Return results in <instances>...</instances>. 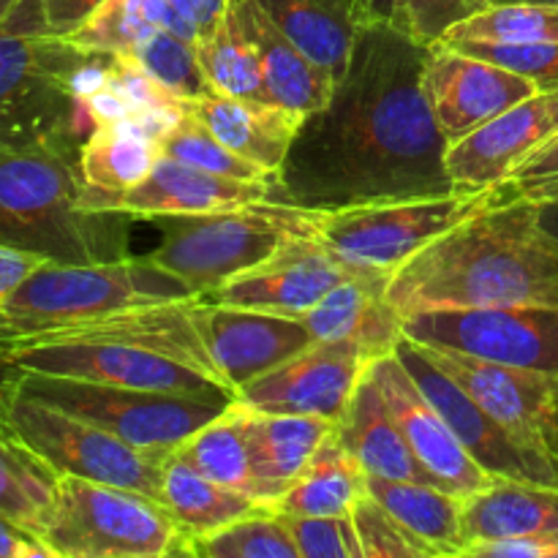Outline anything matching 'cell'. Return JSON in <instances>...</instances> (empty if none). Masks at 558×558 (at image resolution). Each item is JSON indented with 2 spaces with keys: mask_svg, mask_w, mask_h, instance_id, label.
Here are the masks:
<instances>
[{
  "mask_svg": "<svg viewBox=\"0 0 558 558\" xmlns=\"http://www.w3.org/2000/svg\"><path fill=\"white\" fill-rule=\"evenodd\" d=\"M44 262H49L47 256L31 254V251L0 243V305H3L5 300L16 292V287H20L33 270H38Z\"/></svg>",
  "mask_w": 558,
  "mask_h": 558,
  "instance_id": "47",
  "label": "cell"
},
{
  "mask_svg": "<svg viewBox=\"0 0 558 558\" xmlns=\"http://www.w3.org/2000/svg\"><path fill=\"white\" fill-rule=\"evenodd\" d=\"M0 368L25 374L65 376L96 385L134 387V390L183 392V396L234 398L210 376L147 349L104 341L25 343L0 352Z\"/></svg>",
  "mask_w": 558,
  "mask_h": 558,
  "instance_id": "12",
  "label": "cell"
},
{
  "mask_svg": "<svg viewBox=\"0 0 558 558\" xmlns=\"http://www.w3.org/2000/svg\"><path fill=\"white\" fill-rule=\"evenodd\" d=\"M387 278H349L325 300L298 316L314 341H354L376 360L403 341V316L387 300Z\"/></svg>",
  "mask_w": 558,
  "mask_h": 558,
  "instance_id": "23",
  "label": "cell"
},
{
  "mask_svg": "<svg viewBox=\"0 0 558 558\" xmlns=\"http://www.w3.org/2000/svg\"><path fill=\"white\" fill-rule=\"evenodd\" d=\"M463 534L466 548L472 543L558 534V488L532 480L494 477L490 485L463 499Z\"/></svg>",
  "mask_w": 558,
  "mask_h": 558,
  "instance_id": "27",
  "label": "cell"
},
{
  "mask_svg": "<svg viewBox=\"0 0 558 558\" xmlns=\"http://www.w3.org/2000/svg\"><path fill=\"white\" fill-rule=\"evenodd\" d=\"M254 41L262 63V80L270 104L298 114H311L330 101L336 76L308 58L256 0H232Z\"/></svg>",
  "mask_w": 558,
  "mask_h": 558,
  "instance_id": "24",
  "label": "cell"
},
{
  "mask_svg": "<svg viewBox=\"0 0 558 558\" xmlns=\"http://www.w3.org/2000/svg\"><path fill=\"white\" fill-rule=\"evenodd\" d=\"M354 529H357L363 558H436L428 543L409 532L398 518H392L385 507L368 494L354 505Z\"/></svg>",
  "mask_w": 558,
  "mask_h": 558,
  "instance_id": "41",
  "label": "cell"
},
{
  "mask_svg": "<svg viewBox=\"0 0 558 558\" xmlns=\"http://www.w3.org/2000/svg\"><path fill=\"white\" fill-rule=\"evenodd\" d=\"M336 425V420L314 414H272L248 407L245 430L256 499L265 507H276Z\"/></svg>",
  "mask_w": 558,
  "mask_h": 558,
  "instance_id": "25",
  "label": "cell"
},
{
  "mask_svg": "<svg viewBox=\"0 0 558 558\" xmlns=\"http://www.w3.org/2000/svg\"><path fill=\"white\" fill-rule=\"evenodd\" d=\"M161 156L183 161L189 163V167H199L205 169V172L223 174V178L272 180L270 172H265L262 167H256V163L245 161L243 156L229 150V147L191 112H185L183 118L174 123V129L163 136Z\"/></svg>",
  "mask_w": 558,
  "mask_h": 558,
  "instance_id": "39",
  "label": "cell"
},
{
  "mask_svg": "<svg viewBox=\"0 0 558 558\" xmlns=\"http://www.w3.org/2000/svg\"><path fill=\"white\" fill-rule=\"evenodd\" d=\"M41 539L54 558H161L185 545L161 501L69 474L58 480Z\"/></svg>",
  "mask_w": 558,
  "mask_h": 558,
  "instance_id": "7",
  "label": "cell"
},
{
  "mask_svg": "<svg viewBox=\"0 0 558 558\" xmlns=\"http://www.w3.org/2000/svg\"><path fill=\"white\" fill-rule=\"evenodd\" d=\"M376 385H379L381 398L387 409L396 417L398 428L407 436L409 447L420 458L434 483L445 488L447 494H456L461 499L477 494L496 474L485 472L477 461L466 452L450 425L441 420L434 403L423 396L414 376L409 374L407 365L401 363L396 352L385 354L371 365Z\"/></svg>",
  "mask_w": 558,
  "mask_h": 558,
  "instance_id": "19",
  "label": "cell"
},
{
  "mask_svg": "<svg viewBox=\"0 0 558 558\" xmlns=\"http://www.w3.org/2000/svg\"><path fill=\"white\" fill-rule=\"evenodd\" d=\"M423 93L447 140L458 142L532 98L539 85L450 44H430L423 63Z\"/></svg>",
  "mask_w": 558,
  "mask_h": 558,
  "instance_id": "15",
  "label": "cell"
},
{
  "mask_svg": "<svg viewBox=\"0 0 558 558\" xmlns=\"http://www.w3.org/2000/svg\"><path fill=\"white\" fill-rule=\"evenodd\" d=\"M161 158V145L131 118L93 125L80 150L85 185L98 191H129L150 174Z\"/></svg>",
  "mask_w": 558,
  "mask_h": 558,
  "instance_id": "32",
  "label": "cell"
},
{
  "mask_svg": "<svg viewBox=\"0 0 558 558\" xmlns=\"http://www.w3.org/2000/svg\"><path fill=\"white\" fill-rule=\"evenodd\" d=\"M104 0H41V9L49 33L69 38L90 20L93 11Z\"/></svg>",
  "mask_w": 558,
  "mask_h": 558,
  "instance_id": "46",
  "label": "cell"
},
{
  "mask_svg": "<svg viewBox=\"0 0 558 558\" xmlns=\"http://www.w3.org/2000/svg\"><path fill=\"white\" fill-rule=\"evenodd\" d=\"M169 3H172V9L194 27L196 36L205 38L221 25L232 0H169Z\"/></svg>",
  "mask_w": 558,
  "mask_h": 558,
  "instance_id": "49",
  "label": "cell"
},
{
  "mask_svg": "<svg viewBox=\"0 0 558 558\" xmlns=\"http://www.w3.org/2000/svg\"><path fill=\"white\" fill-rule=\"evenodd\" d=\"M11 385L25 396L58 407L74 417L109 430L140 450L169 456L202 425L223 412L234 398L183 396V392L134 390V387L96 385L65 376L5 371Z\"/></svg>",
  "mask_w": 558,
  "mask_h": 558,
  "instance_id": "9",
  "label": "cell"
},
{
  "mask_svg": "<svg viewBox=\"0 0 558 558\" xmlns=\"http://www.w3.org/2000/svg\"><path fill=\"white\" fill-rule=\"evenodd\" d=\"M185 112L202 120L229 150L262 167L272 178L287 161L289 147L305 118V114L289 112L276 104L234 98L221 90H213V87L196 98H189Z\"/></svg>",
  "mask_w": 558,
  "mask_h": 558,
  "instance_id": "22",
  "label": "cell"
},
{
  "mask_svg": "<svg viewBox=\"0 0 558 558\" xmlns=\"http://www.w3.org/2000/svg\"><path fill=\"white\" fill-rule=\"evenodd\" d=\"M534 216H537V223L545 232V238L558 248V196L534 202Z\"/></svg>",
  "mask_w": 558,
  "mask_h": 558,
  "instance_id": "51",
  "label": "cell"
},
{
  "mask_svg": "<svg viewBox=\"0 0 558 558\" xmlns=\"http://www.w3.org/2000/svg\"><path fill=\"white\" fill-rule=\"evenodd\" d=\"M196 54H199L202 71L213 90H221L234 98H248V101L270 104L262 80L259 52L254 41L245 33L243 20H240L234 3H229L227 16L210 36L196 41Z\"/></svg>",
  "mask_w": 558,
  "mask_h": 558,
  "instance_id": "36",
  "label": "cell"
},
{
  "mask_svg": "<svg viewBox=\"0 0 558 558\" xmlns=\"http://www.w3.org/2000/svg\"><path fill=\"white\" fill-rule=\"evenodd\" d=\"M488 5L490 0H409L401 31H407L423 47H430Z\"/></svg>",
  "mask_w": 558,
  "mask_h": 558,
  "instance_id": "44",
  "label": "cell"
},
{
  "mask_svg": "<svg viewBox=\"0 0 558 558\" xmlns=\"http://www.w3.org/2000/svg\"><path fill=\"white\" fill-rule=\"evenodd\" d=\"M3 387H5V368H0V407H3ZM0 423H3V414H0Z\"/></svg>",
  "mask_w": 558,
  "mask_h": 558,
  "instance_id": "55",
  "label": "cell"
},
{
  "mask_svg": "<svg viewBox=\"0 0 558 558\" xmlns=\"http://www.w3.org/2000/svg\"><path fill=\"white\" fill-rule=\"evenodd\" d=\"M403 336L558 379V305L425 311L403 319Z\"/></svg>",
  "mask_w": 558,
  "mask_h": 558,
  "instance_id": "11",
  "label": "cell"
},
{
  "mask_svg": "<svg viewBox=\"0 0 558 558\" xmlns=\"http://www.w3.org/2000/svg\"><path fill=\"white\" fill-rule=\"evenodd\" d=\"M245 425H248V407L234 398L218 417H213L194 436H189L174 450V456L189 463L191 469H196L202 477L256 499Z\"/></svg>",
  "mask_w": 558,
  "mask_h": 558,
  "instance_id": "33",
  "label": "cell"
},
{
  "mask_svg": "<svg viewBox=\"0 0 558 558\" xmlns=\"http://www.w3.org/2000/svg\"><path fill=\"white\" fill-rule=\"evenodd\" d=\"M272 22L330 71L336 82L352 63L360 33L371 25L365 0H256Z\"/></svg>",
  "mask_w": 558,
  "mask_h": 558,
  "instance_id": "28",
  "label": "cell"
},
{
  "mask_svg": "<svg viewBox=\"0 0 558 558\" xmlns=\"http://www.w3.org/2000/svg\"><path fill=\"white\" fill-rule=\"evenodd\" d=\"M409 0H365L371 22H385V25L403 27V16H407Z\"/></svg>",
  "mask_w": 558,
  "mask_h": 558,
  "instance_id": "50",
  "label": "cell"
},
{
  "mask_svg": "<svg viewBox=\"0 0 558 558\" xmlns=\"http://www.w3.org/2000/svg\"><path fill=\"white\" fill-rule=\"evenodd\" d=\"M387 300L403 319L425 311L558 305V248L539 229L534 202L501 196L398 267Z\"/></svg>",
  "mask_w": 558,
  "mask_h": 558,
  "instance_id": "2",
  "label": "cell"
},
{
  "mask_svg": "<svg viewBox=\"0 0 558 558\" xmlns=\"http://www.w3.org/2000/svg\"><path fill=\"white\" fill-rule=\"evenodd\" d=\"M501 3H558V0H490V5H501Z\"/></svg>",
  "mask_w": 558,
  "mask_h": 558,
  "instance_id": "54",
  "label": "cell"
},
{
  "mask_svg": "<svg viewBox=\"0 0 558 558\" xmlns=\"http://www.w3.org/2000/svg\"><path fill=\"white\" fill-rule=\"evenodd\" d=\"M505 196L501 185L316 213L319 238L357 270L390 281L414 254Z\"/></svg>",
  "mask_w": 558,
  "mask_h": 558,
  "instance_id": "8",
  "label": "cell"
},
{
  "mask_svg": "<svg viewBox=\"0 0 558 558\" xmlns=\"http://www.w3.org/2000/svg\"><path fill=\"white\" fill-rule=\"evenodd\" d=\"M93 58L96 49L49 33L41 0H20L0 25V142L82 145L93 125L80 76Z\"/></svg>",
  "mask_w": 558,
  "mask_h": 558,
  "instance_id": "4",
  "label": "cell"
},
{
  "mask_svg": "<svg viewBox=\"0 0 558 558\" xmlns=\"http://www.w3.org/2000/svg\"><path fill=\"white\" fill-rule=\"evenodd\" d=\"M199 294L150 256L63 265L44 262L0 305V352L27 338L142 305L180 303Z\"/></svg>",
  "mask_w": 558,
  "mask_h": 558,
  "instance_id": "5",
  "label": "cell"
},
{
  "mask_svg": "<svg viewBox=\"0 0 558 558\" xmlns=\"http://www.w3.org/2000/svg\"><path fill=\"white\" fill-rule=\"evenodd\" d=\"M365 496V472L343 447L338 425L272 510L283 515H349Z\"/></svg>",
  "mask_w": 558,
  "mask_h": 558,
  "instance_id": "30",
  "label": "cell"
},
{
  "mask_svg": "<svg viewBox=\"0 0 558 558\" xmlns=\"http://www.w3.org/2000/svg\"><path fill=\"white\" fill-rule=\"evenodd\" d=\"M430 360L463 387L507 434L512 436L543 485H556L558 474L550 461L548 436L558 403V379L534 371L510 368L472 354L425 347Z\"/></svg>",
  "mask_w": 558,
  "mask_h": 558,
  "instance_id": "13",
  "label": "cell"
},
{
  "mask_svg": "<svg viewBox=\"0 0 558 558\" xmlns=\"http://www.w3.org/2000/svg\"><path fill=\"white\" fill-rule=\"evenodd\" d=\"M490 60L496 65L529 76L539 85V90L558 87V44H507V41H439Z\"/></svg>",
  "mask_w": 558,
  "mask_h": 558,
  "instance_id": "42",
  "label": "cell"
},
{
  "mask_svg": "<svg viewBox=\"0 0 558 558\" xmlns=\"http://www.w3.org/2000/svg\"><path fill=\"white\" fill-rule=\"evenodd\" d=\"M0 558H54L44 539L0 515Z\"/></svg>",
  "mask_w": 558,
  "mask_h": 558,
  "instance_id": "48",
  "label": "cell"
},
{
  "mask_svg": "<svg viewBox=\"0 0 558 558\" xmlns=\"http://www.w3.org/2000/svg\"><path fill=\"white\" fill-rule=\"evenodd\" d=\"M82 145H3L0 142V243L63 265L131 256L125 213L82 205Z\"/></svg>",
  "mask_w": 558,
  "mask_h": 558,
  "instance_id": "3",
  "label": "cell"
},
{
  "mask_svg": "<svg viewBox=\"0 0 558 558\" xmlns=\"http://www.w3.org/2000/svg\"><path fill=\"white\" fill-rule=\"evenodd\" d=\"M463 556L469 558H558V534H534V537L472 543Z\"/></svg>",
  "mask_w": 558,
  "mask_h": 558,
  "instance_id": "45",
  "label": "cell"
},
{
  "mask_svg": "<svg viewBox=\"0 0 558 558\" xmlns=\"http://www.w3.org/2000/svg\"><path fill=\"white\" fill-rule=\"evenodd\" d=\"M129 58H134L158 85H163L183 101L210 90L205 71H202L199 54H196V41H189V38L167 31V27L153 33Z\"/></svg>",
  "mask_w": 558,
  "mask_h": 558,
  "instance_id": "40",
  "label": "cell"
},
{
  "mask_svg": "<svg viewBox=\"0 0 558 558\" xmlns=\"http://www.w3.org/2000/svg\"><path fill=\"white\" fill-rule=\"evenodd\" d=\"M16 3H20V0H0V25H3L5 16H9L11 11H14Z\"/></svg>",
  "mask_w": 558,
  "mask_h": 558,
  "instance_id": "53",
  "label": "cell"
},
{
  "mask_svg": "<svg viewBox=\"0 0 558 558\" xmlns=\"http://www.w3.org/2000/svg\"><path fill=\"white\" fill-rule=\"evenodd\" d=\"M365 494L379 501L392 518H398L439 556L456 558L466 550L461 496L447 494L439 485L371 477V474H365Z\"/></svg>",
  "mask_w": 558,
  "mask_h": 558,
  "instance_id": "29",
  "label": "cell"
},
{
  "mask_svg": "<svg viewBox=\"0 0 558 558\" xmlns=\"http://www.w3.org/2000/svg\"><path fill=\"white\" fill-rule=\"evenodd\" d=\"M283 518H287L300 558H363V545H360L352 512L349 515Z\"/></svg>",
  "mask_w": 558,
  "mask_h": 558,
  "instance_id": "43",
  "label": "cell"
},
{
  "mask_svg": "<svg viewBox=\"0 0 558 558\" xmlns=\"http://www.w3.org/2000/svg\"><path fill=\"white\" fill-rule=\"evenodd\" d=\"M441 41L558 44V3L488 5L452 27Z\"/></svg>",
  "mask_w": 558,
  "mask_h": 558,
  "instance_id": "38",
  "label": "cell"
},
{
  "mask_svg": "<svg viewBox=\"0 0 558 558\" xmlns=\"http://www.w3.org/2000/svg\"><path fill=\"white\" fill-rule=\"evenodd\" d=\"M58 474L0 423V515L41 539L58 496Z\"/></svg>",
  "mask_w": 558,
  "mask_h": 558,
  "instance_id": "35",
  "label": "cell"
},
{
  "mask_svg": "<svg viewBox=\"0 0 558 558\" xmlns=\"http://www.w3.org/2000/svg\"><path fill=\"white\" fill-rule=\"evenodd\" d=\"M3 425L31 447L58 477L93 480L136 490L163 505V461L167 456L140 450L109 430L74 417L58 407L25 396L5 374Z\"/></svg>",
  "mask_w": 558,
  "mask_h": 558,
  "instance_id": "10",
  "label": "cell"
},
{
  "mask_svg": "<svg viewBox=\"0 0 558 558\" xmlns=\"http://www.w3.org/2000/svg\"><path fill=\"white\" fill-rule=\"evenodd\" d=\"M161 27L199 41L194 27L172 9L169 0H104L90 20L71 33V41L109 54H131Z\"/></svg>",
  "mask_w": 558,
  "mask_h": 558,
  "instance_id": "34",
  "label": "cell"
},
{
  "mask_svg": "<svg viewBox=\"0 0 558 558\" xmlns=\"http://www.w3.org/2000/svg\"><path fill=\"white\" fill-rule=\"evenodd\" d=\"M158 245L150 259L183 278L199 298H210L221 283L270 259L287 240L319 234L316 210L254 202L213 213L150 218Z\"/></svg>",
  "mask_w": 558,
  "mask_h": 558,
  "instance_id": "6",
  "label": "cell"
},
{
  "mask_svg": "<svg viewBox=\"0 0 558 558\" xmlns=\"http://www.w3.org/2000/svg\"><path fill=\"white\" fill-rule=\"evenodd\" d=\"M163 507L180 526L185 543L205 537V534L216 532V529L227 526L238 518L267 510L254 496L202 477L196 469L180 461L174 452H169L167 461H163Z\"/></svg>",
  "mask_w": 558,
  "mask_h": 558,
  "instance_id": "31",
  "label": "cell"
},
{
  "mask_svg": "<svg viewBox=\"0 0 558 558\" xmlns=\"http://www.w3.org/2000/svg\"><path fill=\"white\" fill-rule=\"evenodd\" d=\"M374 354L354 341H314L238 390V401L272 414H314L341 420L365 379Z\"/></svg>",
  "mask_w": 558,
  "mask_h": 558,
  "instance_id": "14",
  "label": "cell"
},
{
  "mask_svg": "<svg viewBox=\"0 0 558 558\" xmlns=\"http://www.w3.org/2000/svg\"><path fill=\"white\" fill-rule=\"evenodd\" d=\"M272 202V180H238L205 172L161 156L142 183L129 191H98L85 185L82 205L96 213H125L134 218L185 216Z\"/></svg>",
  "mask_w": 558,
  "mask_h": 558,
  "instance_id": "18",
  "label": "cell"
},
{
  "mask_svg": "<svg viewBox=\"0 0 558 558\" xmlns=\"http://www.w3.org/2000/svg\"><path fill=\"white\" fill-rule=\"evenodd\" d=\"M183 554L202 558H300L289 523L272 507L238 518L185 543Z\"/></svg>",
  "mask_w": 558,
  "mask_h": 558,
  "instance_id": "37",
  "label": "cell"
},
{
  "mask_svg": "<svg viewBox=\"0 0 558 558\" xmlns=\"http://www.w3.org/2000/svg\"><path fill=\"white\" fill-rule=\"evenodd\" d=\"M396 354L401 363L407 365L409 374L414 376L423 396L434 403L436 412L441 414L452 434L461 439L469 456L485 469V472L496 474V477H515V480H532L539 483L534 474L532 463L521 452V447L512 441V436L463 390L458 381H452L434 360L425 354V349L417 341L403 336L398 343Z\"/></svg>",
  "mask_w": 558,
  "mask_h": 558,
  "instance_id": "21",
  "label": "cell"
},
{
  "mask_svg": "<svg viewBox=\"0 0 558 558\" xmlns=\"http://www.w3.org/2000/svg\"><path fill=\"white\" fill-rule=\"evenodd\" d=\"M360 276L371 272L357 270L341 259L319 234H305V238L287 240L262 265L229 278L210 294V300L298 319L319 300H325L332 289Z\"/></svg>",
  "mask_w": 558,
  "mask_h": 558,
  "instance_id": "17",
  "label": "cell"
},
{
  "mask_svg": "<svg viewBox=\"0 0 558 558\" xmlns=\"http://www.w3.org/2000/svg\"><path fill=\"white\" fill-rule=\"evenodd\" d=\"M558 134V87L534 93L490 123L447 147V172L456 189H490Z\"/></svg>",
  "mask_w": 558,
  "mask_h": 558,
  "instance_id": "20",
  "label": "cell"
},
{
  "mask_svg": "<svg viewBox=\"0 0 558 558\" xmlns=\"http://www.w3.org/2000/svg\"><path fill=\"white\" fill-rule=\"evenodd\" d=\"M189 314L205 341L207 354L216 363L218 376L234 392V398L240 387L259 379L262 374L278 368L314 343L308 327L294 316L238 308L202 298L191 300Z\"/></svg>",
  "mask_w": 558,
  "mask_h": 558,
  "instance_id": "16",
  "label": "cell"
},
{
  "mask_svg": "<svg viewBox=\"0 0 558 558\" xmlns=\"http://www.w3.org/2000/svg\"><path fill=\"white\" fill-rule=\"evenodd\" d=\"M338 436H341L343 447L354 456V461L360 463V469L371 477L436 485L428 469L420 463V458L409 447L407 436L398 428L371 368L354 390L347 412L338 420Z\"/></svg>",
  "mask_w": 558,
  "mask_h": 558,
  "instance_id": "26",
  "label": "cell"
},
{
  "mask_svg": "<svg viewBox=\"0 0 558 558\" xmlns=\"http://www.w3.org/2000/svg\"><path fill=\"white\" fill-rule=\"evenodd\" d=\"M425 52L401 27L365 25L330 101L300 123L272 202L327 213L458 191L423 93Z\"/></svg>",
  "mask_w": 558,
  "mask_h": 558,
  "instance_id": "1",
  "label": "cell"
},
{
  "mask_svg": "<svg viewBox=\"0 0 558 558\" xmlns=\"http://www.w3.org/2000/svg\"><path fill=\"white\" fill-rule=\"evenodd\" d=\"M548 450H550V461H554V469H556V474H558V403H556V412H554V423H550Z\"/></svg>",
  "mask_w": 558,
  "mask_h": 558,
  "instance_id": "52",
  "label": "cell"
}]
</instances>
